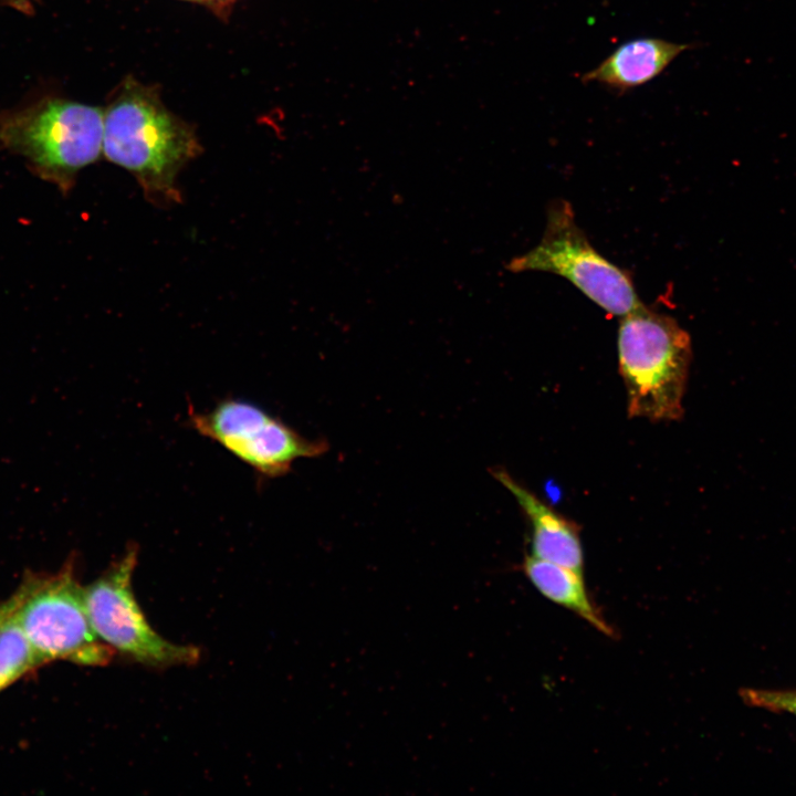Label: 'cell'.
<instances>
[{
	"label": "cell",
	"instance_id": "cell-1",
	"mask_svg": "<svg viewBox=\"0 0 796 796\" xmlns=\"http://www.w3.org/2000/svg\"><path fill=\"white\" fill-rule=\"evenodd\" d=\"M200 151L192 129L135 81L125 83L104 115V156L129 171L153 203L180 200L177 176Z\"/></svg>",
	"mask_w": 796,
	"mask_h": 796
},
{
	"label": "cell",
	"instance_id": "cell-13",
	"mask_svg": "<svg viewBox=\"0 0 796 796\" xmlns=\"http://www.w3.org/2000/svg\"><path fill=\"white\" fill-rule=\"evenodd\" d=\"M7 2L12 8L24 13H30L33 9L30 0H7Z\"/></svg>",
	"mask_w": 796,
	"mask_h": 796
},
{
	"label": "cell",
	"instance_id": "cell-12",
	"mask_svg": "<svg viewBox=\"0 0 796 796\" xmlns=\"http://www.w3.org/2000/svg\"><path fill=\"white\" fill-rule=\"evenodd\" d=\"M740 694L750 706L796 716V689L745 688Z\"/></svg>",
	"mask_w": 796,
	"mask_h": 796
},
{
	"label": "cell",
	"instance_id": "cell-6",
	"mask_svg": "<svg viewBox=\"0 0 796 796\" xmlns=\"http://www.w3.org/2000/svg\"><path fill=\"white\" fill-rule=\"evenodd\" d=\"M102 109L62 100L46 101L8 117L0 139L53 177L70 180L103 153Z\"/></svg>",
	"mask_w": 796,
	"mask_h": 796
},
{
	"label": "cell",
	"instance_id": "cell-5",
	"mask_svg": "<svg viewBox=\"0 0 796 796\" xmlns=\"http://www.w3.org/2000/svg\"><path fill=\"white\" fill-rule=\"evenodd\" d=\"M138 547L134 544L92 584L84 587L88 618L95 635L115 653L156 668L193 664L200 651L176 645L148 624L133 590Z\"/></svg>",
	"mask_w": 796,
	"mask_h": 796
},
{
	"label": "cell",
	"instance_id": "cell-2",
	"mask_svg": "<svg viewBox=\"0 0 796 796\" xmlns=\"http://www.w3.org/2000/svg\"><path fill=\"white\" fill-rule=\"evenodd\" d=\"M617 348L628 416L680 420L692 360L689 333L672 316L641 304L621 316Z\"/></svg>",
	"mask_w": 796,
	"mask_h": 796
},
{
	"label": "cell",
	"instance_id": "cell-10",
	"mask_svg": "<svg viewBox=\"0 0 796 796\" xmlns=\"http://www.w3.org/2000/svg\"><path fill=\"white\" fill-rule=\"evenodd\" d=\"M521 570L546 599L572 611L601 635L608 638L616 636L615 629L591 599L584 574L532 555L525 556Z\"/></svg>",
	"mask_w": 796,
	"mask_h": 796
},
{
	"label": "cell",
	"instance_id": "cell-8",
	"mask_svg": "<svg viewBox=\"0 0 796 796\" xmlns=\"http://www.w3.org/2000/svg\"><path fill=\"white\" fill-rule=\"evenodd\" d=\"M492 475L514 496L531 524V555L584 574L579 526L541 500L504 469H494Z\"/></svg>",
	"mask_w": 796,
	"mask_h": 796
},
{
	"label": "cell",
	"instance_id": "cell-3",
	"mask_svg": "<svg viewBox=\"0 0 796 796\" xmlns=\"http://www.w3.org/2000/svg\"><path fill=\"white\" fill-rule=\"evenodd\" d=\"M17 618L43 661L80 666L108 664L115 652L95 635L86 609L84 587L73 564L53 575H29L11 596Z\"/></svg>",
	"mask_w": 796,
	"mask_h": 796
},
{
	"label": "cell",
	"instance_id": "cell-11",
	"mask_svg": "<svg viewBox=\"0 0 796 796\" xmlns=\"http://www.w3.org/2000/svg\"><path fill=\"white\" fill-rule=\"evenodd\" d=\"M43 664L17 618L10 597L0 605V692Z\"/></svg>",
	"mask_w": 796,
	"mask_h": 796
},
{
	"label": "cell",
	"instance_id": "cell-7",
	"mask_svg": "<svg viewBox=\"0 0 796 796\" xmlns=\"http://www.w3.org/2000/svg\"><path fill=\"white\" fill-rule=\"evenodd\" d=\"M189 421L197 432L219 443L260 475L286 474L301 458L320 457L325 441L308 440L268 413L243 400L224 399L211 410L189 407Z\"/></svg>",
	"mask_w": 796,
	"mask_h": 796
},
{
	"label": "cell",
	"instance_id": "cell-9",
	"mask_svg": "<svg viewBox=\"0 0 796 796\" xmlns=\"http://www.w3.org/2000/svg\"><path fill=\"white\" fill-rule=\"evenodd\" d=\"M688 43L660 38H638L617 46L596 67L580 76L584 83H598L622 95L658 77L682 52Z\"/></svg>",
	"mask_w": 796,
	"mask_h": 796
},
{
	"label": "cell",
	"instance_id": "cell-4",
	"mask_svg": "<svg viewBox=\"0 0 796 796\" xmlns=\"http://www.w3.org/2000/svg\"><path fill=\"white\" fill-rule=\"evenodd\" d=\"M505 269L512 273L543 271L561 275L615 316L621 317L642 304L630 274L597 252L565 200L549 205L540 243L512 258Z\"/></svg>",
	"mask_w": 796,
	"mask_h": 796
}]
</instances>
